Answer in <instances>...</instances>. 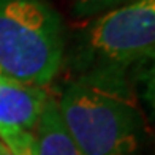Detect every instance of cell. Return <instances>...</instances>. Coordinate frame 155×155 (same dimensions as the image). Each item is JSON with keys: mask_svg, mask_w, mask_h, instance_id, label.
<instances>
[{"mask_svg": "<svg viewBox=\"0 0 155 155\" xmlns=\"http://www.w3.org/2000/svg\"><path fill=\"white\" fill-rule=\"evenodd\" d=\"M57 106L82 155L138 153L143 117L124 70L90 68L68 84Z\"/></svg>", "mask_w": 155, "mask_h": 155, "instance_id": "obj_1", "label": "cell"}, {"mask_svg": "<svg viewBox=\"0 0 155 155\" xmlns=\"http://www.w3.org/2000/svg\"><path fill=\"white\" fill-rule=\"evenodd\" d=\"M63 55L62 21L45 0H0V70L43 87L57 74Z\"/></svg>", "mask_w": 155, "mask_h": 155, "instance_id": "obj_2", "label": "cell"}, {"mask_svg": "<svg viewBox=\"0 0 155 155\" xmlns=\"http://www.w3.org/2000/svg\"><path fill=\"white\" fill-rule=\"evenodd\" d=\"M95 67L125 70L155 54V0H133L101 15L87 33Z\"/></svg>", "mask_w": 155, "mask_h": 155, "instance_id": "obj_3", "label": "cell"}, {"mask_svg": "<svg viewBox=\"0 0 155 155\" xmlns=\"http://www.w3.org/2000/svg\"><path fill=\"white\" fill-rule=\"evenodd\" d=\"M43 87L0 78V127L32 131L48 100Z\"/></svg>", "mask_w": 155, "mask_h": 155, "instance_id": "obj_4", "label": "cell"}, {"mask_svg": "<svg viewBox=\"0 0 155 155\" xmlns=\"http://www.w3.org/2000/svg\"><path fill=\"white\" fill-rule=\"evenodd\" d=\"M33 138L37 155H82L62 120L57 100L52 97H48L45 103Z\"/></svg>", "mask_w": 155, "mask_h": 155, "instance_id": "obj_5", "label": "cell"}, {"mask_svg": "<svg viewBox=\"0 0 155 155\" xmlns=\"http://www.w3.org/2000/svg\"><path fill=\"white\" fill-rule=\"evenodd\" d=\"M0 139L15 155H37L35 138L32 131L0 127Z\"/></svg>", "mask_w": 155, "mask_h": 155, "instance_id": "obj_6", "label": "cell"}, {"mask_svg": "<svg viewBox=\"0 0 155 155\" xmlns=\"http://www.w3.org/2000/svg\"><path fill=\"white\" fill-rule=\"evenodd\" d=\"M114 6V0H74V11L79 16H92Z\"/></svg>", "mask_w": 155, "mask_h": 155, "instance_id": "obj_7", "label": "cell"}, {"mask_svg": "<svg viewBox=\"0 0 155 155\" xmlns=\"http://www.w3.org/2000/svg\"><path fill=\"white\" fill-rule=\"evenodd\" d=\"M0 155H15V153L8 149V147H6V144L3 143L2 139H0Z\"/></svg>", "mask_w": 155, "mask_h": 155, "instance_id": "obj_8", "label": "cell"}, {"mask_svg": "<svg viewBox=\"0 0 155 155\" xmlns=\"http://www.w3.org/2000/svg\"><path fill=\"white\" fill-rule=\"evenodd\" d=\"M128 2H133V0H114V6H112V8L120 6V5H125V3H128ZM112 8H111V10H112Z\"/></svg>", "mask_w": 155, "mask_h": 155, "instance_id": "obj_9", "label": "cell"}, {"mask_svg": "<svg viewBox=\"0 0 155 155\" xmlns=\"http://www.w3.org/2000/svg\"><path fill=\"white\" fill-rule=\"evenodd\" d=\"M3 76H5V74L2 73V70H0V78H3Z\"/></svg>", "mask_w": 155, "mask_h": 155, "instance_id": "obj_10", "label": "cell"}]
</instances>
